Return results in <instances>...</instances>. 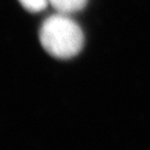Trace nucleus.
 <instances>
[{
    "label": "nucleus",
    "mask_w": 150,
    "mask_h": 150,
    "mask_svg": "<svg viewBox=\"0 0 150 150\" xmlns=\"http://www.w3.org/2000/svg\"><path fill=\"white\" fill-rule=\"evenodd\" d=\"M39 39L49 54L59 59H69L77 56L83 49L84 33L69 14L58 12L44 20Z\"/></svg>",
    "instance_id": "f257e3e1"
},
{
    "label": "nucleus",
    "mask_w": 150,
    "mask_h": 150,
    "mask_svg": "<svg viewBox=\"0 0 150 150\" xmlns=\"http://www.w3.org/2000/svg\"><path fill=\"white\" fill-rule=\"evenodd\" d=\"M49 4L59 13L71 14L82 11L86 6L88 0H49Z\"/></svg>",
    "instance_id": "f03ea898"
},
{
    "label": "nucleus",
    "mask_w": 150,
    "mask_h": 150,
    "mask_svg": "<svg viewBox=\"0 0 150 150\" xmlns=\"http://www.w3.org/2000/svg\"><path fill=\"white\" fill-rule=\"evenodd\" d=\"M19 3L25 10L37 13L46 8L49 5V0H19Z\"/></svg>",
    "instance_id": "7ed1b4c3"
}]
</instances>
